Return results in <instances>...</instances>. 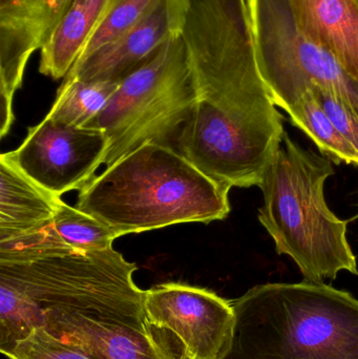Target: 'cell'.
<instances>
[{"instance_id":"obj_1","label":"cell","mask_w":358,"mask_h":359,"mask_svg":"<svg viewBox=\"0 0 358 359\" xmlns=\"http://www.w3.org/2000/svg\"><path fill=\"white\" fill-rule=\"evenodd\" d=\"M136 264L113 248L82 251L50 229L0 242V352L41 327L50 309L116 316L144 324V293Z\"/></svg>"},{"instance_id":"obj_2","label":"cell","mask_w":358,"mask_h":359,"mask_svg":"<svg viewBox=\"0 0 358 359\" xmlns=\"http://www.w3.org/2000/svg\"><path fill=\"white\" fill-rule=\"evenodd\" d=\"M229 190L176 149L146 142L94 177L80 190L76 207L120 238L226 219Z\"/></svg>"},{"instance_id":"obj_3","label":"cell","mask_w":358,"mask_h":359,"mask_svg":"<svg viewBox=\"0 0 358 359\" xmlns=\"http://www.w3.org/2000/svg\"><path fill=\"white\" fill-rule=\"evenodd\" d=\"M226 359H358V301L324 282L258 285L233 301Z\"/></svg>"},{"instance_id":"obj_4","label":"cell","mask_w":358,"mask_h":359,"mask_svg":"<svg viewBox=\"0 0 358 359\" xmlns=\"http://www.w3.org/2000/svg\"><path fill=\"white\" fill-rule=\"evenodd\" d=\"M332 175L331 160L306 151L285 133L260 186L259 221L277 255L291 257L311 282L336 280L342 271L358 276L348 221L336 217L326 202L325 184Z\"/></svg>"},{"instance_id":"obj_5","label":"cell","mask_w":358,"mask_h":359,"mask_svg":"<svg viewBox=\"0 0 358 359\" xmlns=\"http://www.w3.org/2000/svg\"><path fill=\"white\" fill-rule=\"evenodd\" d=\"M193 81L197 100L177 151L221 185L260 187L285 135L270 93Z\"/></svg>"},{"instance_id":"obj_6","label":"cell","mask_w":358,"mask_h":359,"mask_svg":"<svg viewBox=\"0 0 358 359\" xmlns=\"http://www.w3.org/2000/svg\"><path fill=\"white\" fill-rule=\"evenodd\" d=\"M197 94L182 35L124 78L105 109L85 128L104 130L106 168L146 142L177 151Z\"/></svg>"},{"instance_id":"obj_7","label":"cell","mask_w":358,"mask_h":359,"mask_svg":"<svg viewBox=\"0 0 358 359\" xmlns=\"http://www.w3.org/2000/svg\"><path fill=\"white\" fill-rule=\"evenodd\" d=\"M263 75L275 107L287 111L311 88L336 94L358 116V84L298 29L287 0H259Z\"/></svg>"},{"instance_id":"obj_8","label":"cell","mask_w":358,"mask_h":359,"mask_svg":"<svg viewBox=\"0 0 358 359\" xmlns=\"http://www.w3.org/2000/svg\"><path fill=\"white\" fill-rule=\"evenodd\" d=\"M147 334L163 359H226L235 343L233 302L200 287L166 283L145 291Z\"/></svg>"},{"instance_id":"obj_9","label":"cell","mask_w":358,"mask_h":359,"mask_svg":"<svg viewBox=\"0 0 358 359\" xmlns=\"http://www.w3.org/2000/svg\"><path fill=\"white\" fill-rule=\"evenodd\" d=\"M109 141L104 130L63 123L46 116L29 128L22 144L4 154L19 170L56 196L81 190L104 164Z\"/></svg>"},{"instance_id":"obj_10","label":"cell","mask_w":358,"mask_h":359,"mask_svg":"<svg viewBox=\"0 0 358 359\" xmlns=\"http://www.w3.org/2000/svg\"><path fill=\"white\" fill-rule=\"evenodd\" d=\"M188 6L189 0H160L130 31L76 63L64 79L122 81L182 35Z\"/></svg>"},{"instance_id":"obj_11","label":"cell","mask_w":358,"mask_h":359,"mask_svg":"<svg viewBox=\"0 0 358 359\" xmlns=\"http://www.w3.org/2000/svg\"><path fill=\"white\" fill-rule=\"evenodd\" d=\"M75 0H14L0 8V107L12 109L32 55Z\"/></svg>"},{"instance_id":"obj_12","label":"cell","mask_w":358,"mask_h":359,"mask_svg":"<svg viewBox=\"0 0 358 359\" xmlns=\"http://www.w3.org/2000/svg\"><path fill=\"white\" fill-rule=\"evenodd\" d=\"M41 327L96 359H163L145 326L116 316L50 309L42 312Z\"/></svg>"},{"instance_id":"obj_13","label":"cell","mask_w":358,"mask_h":359,"mask_svg":"<svg viewBox=\"0 0 358 359\" xmlns=\"http://www.w3.org/2000/svg\"><path fill=\"white\" fill-rule=\"evenodd\" d=\"M298 29L358 84V0H287Z\"/></svg>"},{"instance_id":"obj_14","label":"cell","mask_w":358,"mask_h":359,"mask_svg":"<svg viewBox=\"0 0 358 359\" xmlns=\"http://www.w3.org/2000/svg\"><path fill=\"white\" fill-rule=\"evenodd\" d=\"M61 202L0 156V242L46 229Z\"/></svg>"},{"instance_id":"obj_15","label":"cell","mask_w":358,"mask_h":359,"mask_svg":"<svg viewBox=\"0 0 358 359\" xmlns=\"http://www.w3.org/2000/svg\"><path fill=\"white\" fill-rule=\"evenodd\" d=\"M113 0H75L40 48L39 72L61 79L75 65Z\"/></svg>"},{"instance_id":"obj_16","label":"cell","mask_w":358,"mask_h":359,"mask_svg":"<svg viewBox=\"0 0 358 359\" xmlns=\"http://www.w3.org/2000/svg\"><path fill=\"white\" fill-rule=\"evenodd\" d=\"M290 121L304 132L324 157L333 163L358 168V151L338 132L310 90L286 111Z\"/></svg>"},{"instance_id":"obj_17","label":"cell","mask_w":358,"mask_h":359,"mask_svg":"<svg viewBox=\"0 0 358 359\" xmlns=\"http://www.w3.org/2000/svg\"><path fill=\"white\" fill-rule=\"evenodd\" d=\"M120 83L121 81L63 79L48 117L85 128L105 109Z\"/></svg>"},{"instance_id":"obj_18","label":"cell","mask_w":358,"mask_h":359,"mask_svg":"<svg viewBox=\"0 0 358 359\" xmlns=\"http://www.w3.org/2000/svg\"><path fill=\"white\" fill-rule=\"evenodd\" d=\"M50 227L65 245L82 251L113 248V241L118 238L115 232L102 222L63 201Z\"/></svg>"},{"instance_id":"obj_19","label":"cell","mask_w":358,"mask_h":359,"mask_svg":"<svg viewBox=\"0 0 358 359\" xmlns=\"http://www.w3.org/2000/svg\"><path fill=\"white\" fill-rule=\"evenodd\" d=\"M159 1L160 0H113L96 31L82 50L77 62L83 60L99 48L116 41L139 21L142 20Z\"/></svg>"},{"instance_id":"obj_20","label":"cell","mask_w":358,"mask_h":359,"mask_svg":"<svg viewBox=\"0 0 358 359\" xmlns=\"http://www.w3.org/2000/svg\"><path fill=\"white\" fill-rule=\"evenodd\" d=\"M11 359H96L81 346L59 339L46 329H36L29 337L19 341L11 353Z\"/></svg>"},{"instance_id":"obj_21","label":"cell","mask_w":358,"mask_h":359,"mask_svg":"<svg viewBox=\"0 0 358 359\" xmlns=\"http://www.w3.org/2000/svg\"><path fill=\"white\" fill-rule=\"evenodd\" d=\"M310 90L338 132L358 151V116L354 111L329 90L317 86Z\"/></svg>"},{"instance_id":"obj_22","label":"cell","mask_w":358,"mask_h":359,"mask_svg":"<svg viewBox=\"0 0 358 359\" xmlns=\"http://www.w3.org/2000/svg\"><path fill=\"white\" fill-rule=\"evenodd\" d=\"M13 1H14V0H0V8L8 6V4H12Z\"/></svg>"},{"instance_id":"obj_23","label":"cell","mask_w":358,"mask_h":359,"mask_svg":"<svg viewBox=\"0 0 358 359\" xmlns=\"http://www.w3.org/2000/svg\"><path fill=\"white\" fill-rule=\"evenodd\" d=\"M358 219V215H355V217H353V219Z\"/></svg>"}]
</instances>
